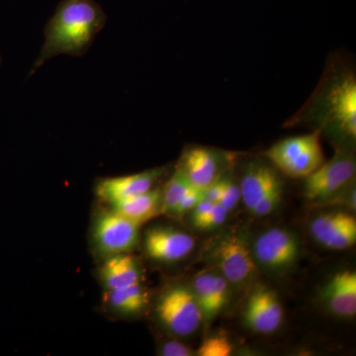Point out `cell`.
<instances>
[{
    "instance_id": "cell-9",
    "label": "cell",
    "mask_w": 356,
    "mask_h": 356,
    "mask_svg": "<svg viewBox=\"0 0 356 356\" xmlns=\"http://www.w3.org/2000/svg\"><path fill=\"white\" fill-rule=\"evenodd\" d=\"M325 110L330 120L348 137H356V81L353 74H346L332 84Z\"/></svg>"
},
{
    "instance_id": "cell-19",
    "label": "cell",
    "mask_w": 356,
    "mask_h": 356,
    "mask_svg": "<svg viewBox=\"0 0 356 356\" xmlns=\"http://www.w3.org/2000/svg\"><path fill=\"white\" fill-rule=\"evenodd\" d=\"M108 304L113 310L122 314H137L144 310L149 302L147 292L140 283L111 290L108 293Z\"/></svg>"
},
{
    "instance_id": "cell-23",
    "label": "cell",
    "mask_w": 356,
    "mask_h": 356,
    "mask_svg": "<svg viewBox=\"0 0 356 356\" xmlns=\"http://www.w3.org/2000/svg\"><path fill=\"white\" fill-rule=\"evenodd\" d=\"M242 199L241 195L240 185L236 184L235 182L229 179H222V189L221 197L219 202L222 207L227 210L232 211L235 209Z\"/></svg>"
},
{
    "instance_id": "cell-7",
    "label": "cell",
    "mask_w": 356,
    "mask_h": 356,
    "mask_svg": "<svg viewBox=\"0 0 356 356\" xmlns=\"http://www.w3.org/2000/svg\"><path fill=\"white\" fill-rule=\"evenodd\" d=\"M252 254L257 264L270 270H284L296 262L300 245L296 236L286 229L273 228L254 241Z\"/></svg>"
},
{
    "instance_id": "cell-11",
    "label": "cell",
    "mask_w": 356,
    "mask_h": 356,
    "mask_svg": "<svg viewBox=\"0 0 356 356\" xmlns=\"http://www.w3.org/2000/svg\"><path fill=\"white\" fill-rule=\"evenodd\" d=\"M312 236L332 250H348L356 242V219L346 212L318 215L310 224Z\"/></svg>"
},
{
    "instance_id": "cell-10",
    "label": "cell",
    "mask_w": 356,
    "mask_h": 356,
    "mask_svg": "<svg viewBox=\"0 0 356 356\" xmlns=\"http://www.w3.org/2000/svg\"><path fill=\"white\" fill-rule=\"evenodd\" d=\"M145 250L154 261L175 262L191 254L195 238L180 229L170 227H154L145 235Z\"/></svg>"
},
{
    "instance_id": "cell-28",
    "label": "cell",
    "mask_w": 356,
    "mask_h": 356,
    "mask_svg": "<svg viewBox=\"0 0 356 356\" xmlns=\"http://www.w3.org/2000/svg\"><path fill=\"white\" fill-rule=\"evenodd\" d=\"M222 189V179H218L216 181L213 182L209 185L207 188H205V197L210 200L211 202H219L220 197H221Z\"/></svg>"
},
{
    "instance_id": "cell-29",
    "label": "cell",
    "mask_w": 356,
    "mask_h": 356,
    "mask_svg": "<svg viewBox=\"0 0 356 356\" xmlns=\"http://www.w3.org/2000/svg\"><path fill=\"white\" fill-rule=\"evenodd\" d=\"M0 62H1V60H0Z\"/></svg>"
},
{
    "instance_id": "cell-18",
    "label": "cell",
    "mask_w": 356,
    "mask_h": 356,
    "mask_svg": "<svg viewBox=\"0 0 356 356\" xmlns=\"http://www.w3.org/2000/svg\"><path fill=\"white\" fill-rule=\"evenodd\" d=\"M112 209L138 225L144 224L161 213V191L159 189L111 203Z\"/></svg>"
},
{
    "instance_id": "cell-26",
    "label": "cell",
    "mask_w": 356,
    "mask_h": 356,
    "mask_svg": "<svg viewBox=\"0 0 356 356\" xmlns=\"http://www.w3.org/2000/svg\"><path fill=\"white\" fill-rule=\"evenodd\" d=\"M161 355L163 356H191L193 355V351L181 341L170 339V341H165L161 346Z\"/></svg>"
},
{
    "instance_id": "cell-22",
    "label": "cell",
    "mask_w": 356,
    "mask_h": 356,
    "mask_svg": "<svg viewBox=\"0 0 356 356\" xmlns=\"http://www.w3.org/2000/svg\"><path fill=\"white\" fill-rule=\"evenodd\" d=\"M282 185H280V186L276 187L269 193H267L250 212L254 214L255 216L259 217L270 214L280 205L281 199H282Z\"/></svg>"
},
{
    "instance_id": "cell-15",
    "label": "cell",
    "mask_w": 356,
    "mask_h": 356,
    "mask_svg": "<svg viewBox=\"0 0 356 356\" xmlns=\"http://www.w3.org/2000/svg\"><path fill=\"white\" fill-rule=\"evenodd\" d=\"M194 186L207 188L219 179L220 163L217 154L207 147H192L185 152L178 166Z\"/></svg>"
},
{
    "instance_id": "cell-2",
    "label": "cell",
    "mask_w": 356,
    "mask_h": 356,
    "mask_svg": "<svg viewBox=\"0 0 356 356\" xmlns=\"http://www.w3.org/2000/svg\"><path fill=\"white\" fill-rule=\"evenodd\" d=\"M266 156L287 177L306 178L324 163L321 130L280 140L266 152Z\"/></svg>"
},
{
    "instance_id": "cell-14",
    "label": "cell",
    "mask_w": 356,
    "mask_h": 356,
    "mask_svg": "<svg viewBox=\"0 0 356 356\" xmlns=\"http://www.w3.org/2000/svg\"><path fill=\"white\" fill-rule=\"evenodd\" d=\"M322 299L334 315L351 318L356 314L355 271H339L323 288Z\"/></svg>"
},
{
    "instance_id": "cell-25",
    "label": "cell",
    "mask_w": 356,
    "mask_h": 356,
    "mask_svg": "<svg viewBox=\"0 0 356 356\" xmlns=\"http://www.w3.org/2000/svg\"><path fill=\"white\" fill-rule=\"evenodd\" d=\"M229 211L222 207L220 203H214L209 212L196 225V228L210 229L221 226L226 221Z\"/></svg>"
},
{
    "instance_id": "cell-5",
    "label": "cell",
    "mask_w": 356,
    "mask_h": 356,
    "mask_svg": "<svg viewBox=\"0 0 356 356\" xmlns=\"http://www.w3.org/2000/svg\"><path fill=\"white\" fill-rule=\"evenodd\" d=\"M139 229L140 225L116 211H103L96 218L93 238L102 254H129L139 242Z\"/></svg>"
},
{
    "instance_id": "cell-1",
    "label": "cell",
    "mask_w": 356,
    "mask_h": 356,
    "mask_svg": "<svg viewBox=\"0 0 356 356\" xmlns=\"http://www.w3.org/2000/svg\"><path fill=\"white\" fill-rule=\"evenodd\" d=\"M107 15L95 0H62L44 27V41L29 76L60 55L81 57L88 53Z\"/></svg>"
},
{
    "instance_id": "cell-17",
    "label": "cell",
    "mask_w": 356,
    "mask_h": 356,
    "mask_svg": "<svg viewBox=\"0 0 356 356\" xmlns=\"http://www.w3.org/2000/svg\"><path fill=\"white\" fill-rule=\"evenodd\" d=\"M140 275L137 259L129 254L111 255L100 269V277L108 291L140 283Z\"/></svg>"
},
{
    "instance_id": "cell-21",
    "label": "cell",
    "mask_w": 356,
    "mask_h": 356,
    "mask_svg": "<svg viewBox=\"0 0 356 356\" xmlns=\"http://www.w3.org/2000/svg\"><path fill=\"white\" fill-rule=\"evenodd\" d=\"M233 343L228 337L214 336L208 337L198 348L197 355L201 356H229L233 353Z\"/></svg>"
},
{
    "instance_id": "cell-12",
    "label": "cell",
    "mask_w": 356,
    "mask_h": 356,
    "mask_svg": "<svg viewBox=\"0 0 356 356\" xmlns=\"http://www.w3.org/2000/svg\"><path fill=\"white\" fill-rule=\"evenodd\" d=\"M161 175V170H151L122 177L103 178L96 185V194L102 200L111 204L152 191Z\"/></svg>"
},
{
    "instance_id": "cell-16",
    "label": "cell",
    "mask_w": 356,
    "mask_h": 356,
    "mask_svg": "<svg viewBox=\"0 0 356 356\" xmlns=\"http://www.w3.org/2000/svg\"><path fill=\"white\" fill-rule=\"evenodd\" d=\"M280 185L282 182L280 175L270 166H250L240 184L243 202L248 211H252L267 193Z\"/></svg>"
},
{
    "instance_id": "cell-24",
    "label": "cell",
    "mask_w": 356,
    "mask_h": 356,
    "mask_svg": "<svg viewBox=\"0 0 356 356\" xmlns=\"http://www.w3.org/2000/svg\"><path fill=\"white\" fill-rule=\"evenodd\" d=\"M206 199L205 189L199 188V187L192 186L188 191L185 193L184 198L181 199L179 204L175 209L173 215L177 217L184 216L187 212L193 209L196 205L201 201Z\"/></svg>"
},
{
    "instance_id": "cell-8",
    "label": "cell",
    "mask_w": 356,
    "mask_h": 356,
    "mask_svg": "<svg viewBox=\"0 0 356 356\" xmlns=\"http://www.w3.org/2000/svg\"><path fill=\"white\" fill-rule=\"evenodd\" d=\"M283 317L284 311L277 293L266 286L255 288L243 312L248 327L259 334H271L277 331Z\"/></svg>"
},
{
    "instance_id": "cell-6",
    "label": "cell",
    "mask_w": 356,
    "mask_h": 356,
    "mask_svg": "<svg viewBox=\"0 0 356 356\" xmlns=\"http://www.w3.org/2000/svg\"><path fill=\"white\" fill-rule=\"evenodd\" d=\"M355 172L356 163L353 156L337 154L306 177L305 196L311 201L331 198L350 184Z\"/></svg>"
},
{
    "instance_id": "cell-27",
    "label": "cell",
    "mask_w": 356,
    "mask_h": 356,
    "mask_svg": "<svg viewBox=\"0 0 356 356\" xmlns=\"http://www.w3.org/2000/svg\"><path fill=\"white\" fill-rule=\"evenodd\" d=\"M213 205H214V203L211 202L208 199H204V200L199 202L197 205L191 210L192 222H193L194 226H196V225L201 221V219L209 212Z\"/></svg>"
},
{
    "instance_id": "cell-3",
    "label": "cell",
    "mask_w": 356,
    "mask_h": 356,
    "mask_svg": "<svg viewBox=\"0 0 356 356\" xmlns=\"http://www.w3.org/2000/svg\"><path fill=\"white\" fill-rule=\"evenodd\" d=\"M156 313L163 327L178 337L193 334L204 320L195 295L185 285H173L161 293Z\"/></svg>"
},
{
    "instance_id": "cell-13",
    "label": "cell",
    "mask_w": 356,
    "mask_h": 356,
    "mask_svg": "<svg viewBox=\"0 0 356 356\" xmlns=\"http://www.w3.org/2000/svg\"><path fill=\"white\" fill-rule=\"evenodd\" d=\"M191 289L205 321L216 317L228 302L229 281L222 274L203 271L194 278Z\"/></svg>"
},
{
    "instance_id": "cell-4",
    "label": "cell",
    "mask_w": 356,
    "mask_h": 356,
    "mask_svg": "<svg viewBox=\"0 0 356 356\" xmlns=\"http://www.w3.org/2000/svg\"><path fill=\"white\" fill-rule=\"evenodd\" d=\"M211 259L229 282L242 284L252 277L257 269L252 250L241 234L222 236L212 248Z\"/></svg>"
},
{
    "instance_id": "cell-20",
    "label": "cell",
    "mask_w": 356,
    "mask_h": 356,
    "mask_svg": "<svg viewBox=\"0 0 356 356\" xmlns=\"http://www.w3.org/2000/svg\"><path fill=\"white\" fill-rule=\"evenodd\" d=\"M193 186L184 173L177 168L161 192V213L173 215L185 193Z\"/></svg>"
}]
</instances>
